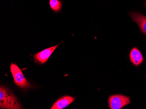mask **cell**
I'll use <instances>...</instances> for the list:
<instances>
[{
  "label": "cell",
  "instance_id": "6da1fadb",
  "mask_svg": "<svg viewBox=\"0 0 146 109\" xmlns=\"http://www.w3.org/2000/svg\"><path fill=\"white\" fill-rule=\"evenodd\" d=\"M0 108L10 109L22 108L21 104L10 89L2 85L0 87Z\"/></svg>",
  "mask_w": 146,
  "mask_h": 109
},
{
  "label": "cell",
  "instance_id": "7a4b0ae2",
  "mask_svg": "<svg viewBox=\"0 0 146 109\" xmlns=\"http://www.w3.org/2000/svg\"><path fill=\"white\" fill-rule=\"evenodd\" d=\"M10 70L15 83L17 86L24 90L33 88V86L24 75L22 70L16 64L11 63Z\"/></svg>",
  "mask_w": 146,
  "mask_h": 109
},
{
  "label": "cell",
  "instance_id": "3957f363",
  "mask_svg": "<svg viewBox=\"0 0 146 109\" xmlns=\"http://www.w3.org/2000/svg\"><path fill=\"white\" fill-rule=\"evenodd\" d=\"M130 102V97L122 94L111 95L108 99L109 107L111 109H121Z\"/></svg>",
  "mask_w": 146,
  "mask_h": 109
},
{
  "label": "cell",
  "instance_id": "277c9868",
  "mask_svg": "<svg viewBox=\"0 0 146 109\" xmlns=\"http://www.w3.org/2000/svg\"><path fill=\"white\" fill-rule=\"evenodd\" d=\"M61 43H60L55 46L45 49L41 51L40 52L34 55V59L37 62L42 65L48 61L50 56L52 54L54 51L56 49V48Z\"/></svg>",
  "mask_w": 146,
  "mask_h": 109
},
{
  "label": "cell",
  "instance_id": "5b68a950",
  "mask_svg": "<svg viewBox=\"0 0 146 109\" xmlns=\"http://www.w3.org/2000/svg\"><path fill=\"white\" fill-rule=\"evenodd\" d=\"M130 16L133 22L137 23L142 32L146 35V17L140 13L130 12Z\"/></svg>",
  "mask_w": 146,
  "mask_h": 109
},
{
  "label": "cell",
  "instance_id": "8992f818",
  "mask_svg": "<svg viewBox=\"0 0 146 109\" xmlns=\"http://www.w3.org/2000/svg\"><path fill=\"white\" fill-rule=\"evenodd\" d=\"M75 97L72 96H65L57 100L52 106L51 109H62L67 107L74 101Z\"/></svg>",
  "mask_w": 146,
  "mask_h": 109
},
{
  "label": "cell",
  "instance_id": "52a82bcc",
  "mask_svg": "<svg viewBox=\"0 0 146 109\" xmlns=\"http://www.w3.org/2000/svg\"><path fill=\"white\" fill-rule=\"evenodd\" d=\"M129 57L131 62L135 66L138 67L143 61V57L139 50L137 48H133L130 51Z\"/></svg>",
  "mask_w": 146,
  "mask_h": 109
},
{
  "label": "cell",
  "instance_id": "ba28073f",
  "mask_svg": "<svg viewBox=\"0 0 146 109\" xmlns=\"http://www.w3.org/2000/svg\"><path fill=\"white\" fill-rule=\"evenodd\" d=\"M49 5L55 14L59 13L62 10L63 1L62 0H49Z\"/></svg>",
  "mask_w": 146,
  "mask_h": 109
}]
</instances>
